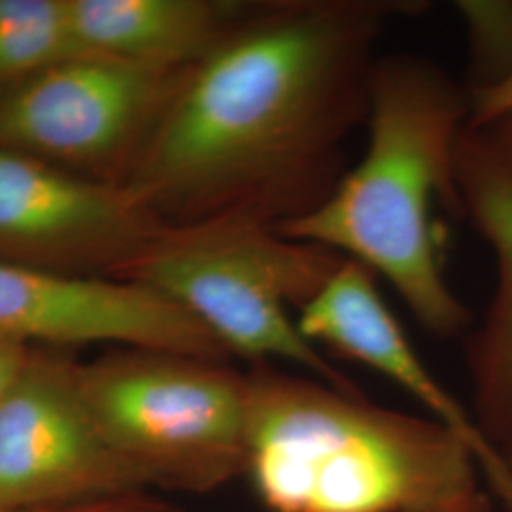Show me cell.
Returning a JSON list of instances; mask_svg holds the SVG:
<instances>
[{
  "instance_id": "obj_14",
  "label": "cell",
  "mask_w": 512,
  "mask_h": 512,
  "mask_svg": "<svg viewBox=\"0 0 512 512\" xmlns=\"http://www.w3.org/2000/svg\"><path fill=\"white\" fill-rule=\"evenodd\" d=\"M71 21V8L61 18L0 33V80L31 78L55 65L90 57Z\"/></svg>"
},
{
  "instance_id": "obj_11",
  "label": "cell",
  "mask_w": 512,
  "mask_h": 512,
  "mask_svg": "<svg viewBox=\"0 0 512 512\" xmlns=\"http://www.w3.org/2000/svg\"><path fill=\"white\" fill-rule=\"evenodd\" d=\"M376 274L346 258L319 293L296 311L298 330L313 346H325L368 366L416 399L475 450L486 437L458 399L421 361L401 323L378 291Z\"/></svg>"
},
{
  "instance_id": "obj_2",
  "label": "cell",
  "mask_w": 512,
  "mask_h": 512,
  "mask_svg": "<svg viewBox=\"0 0 512 512\" xmlns=\"http://www.w3.org/2000/svg\"><path fill=\"white\" fill-rule=\"evenodd\" d=\"M471 114L469 90L420 55L378 57L368 88V145L329 200L279 232L325 247L384 277L423 329L471 330L452 291L437 207L461 213L456 148Z\"/></svg>"
},
{
  "instance_id": "obj_16",
  "label": "cell",
  "mask_w": 512,
  "mask_h": 512,
  "mask_svg": "<svg viewBox=\"0 0 512 512\" xmlns=\"http://www.w3.org/2000/svg\"><path fill=\"white\" fill-rule=\"evenodd\" d=\"M469 105L467 128L471 129L488 128L512 112V74L495 86L469 92Z\"/></svg>"
},
{
  "instance_id": "obj_13",
  "label": "cell",
  "mask_w": 512,
  "mask_h": 512,
  "mask_svg": "<svg viewBox=\"0 0 512 512\" xmlns=\"http://www.w3.org/2000/svg\"><path fill=\"white\" fill-rule=\"evenodd\" d=\"M456 10L465 23L471 84L469 92L484 90L512 74L511 0H459Z\"/></svg>"
},
{
  "instance_id": "obj_7",
  "label": "cell",
  "mask_w": 512,
  "mask_h": 512,
  "mask_svg": "<svg viewBox=\"0 0 512 512\" xmlns=\"http://www.w3.org/2000/svg\"><path fill=\"white\" fill-rule=\"evenodd\" d=\"M186 71L101 55L55 65L0 101V147L78 162L143 145Z\"/></svg>"
},
{
  "instance_id": "obj_21",
  "label": "cell",
  "mask_w": 512,
  "mask_h": 512,
  "mask_svg": "<svg viewBox=\"0 0 512 512\" xmlns=\"http://www.w3.org/2000/svg\"><path fill=\"white\" fill-rule=\"evenodd\" d=\"M494 448L497 450L499 458L505 463V467L511 471L512 475V425L509 427V431L495 442Z\"/></svg>"
},
{
  "instance_id": "obj_12",
  "label": "cell",
  "mask_w": 512,
  "mask_h": 512,
  "mask_svg": "<svg viewBox=\"0 0 512 512\" xmlns=\"http://www.w3.org/2000/svg\"><path fill=\"white\" fill-rule=\"evenodd\" d=\"M255 2L69 0L74 31L92 55L150 69L202 63Z\"/></svg>"
},
{
  "instance_id": "obj_3",
  "label": "cell",
  "mask_w": 512,
  "mask_h": 512,
  "mask_svg": "<svg viewBox=\"0 0 512 512\" xmlns=\"http://www.w3.org/2000/svg\"><path fill=\"white\" fill-rule=\"evenodd\" d=\"M245 476L272 512H412L469 494L473 448L454 429L298 370H247Z\"/></svg>"
},
{
  "instance_id": "obj_4",
  "label": "cell",
  "mask_w": 512,
  "mask_h": 512,
  "mask_svg": "<svg viewBox=\"0 0 512 512\" xmlns=\"http://www.w3.org/2000/svg\"><path fill=\"white\" fill-rule=\"evenodd\" d=\"M346 256L245 220L167 226L129 264L131 279L175 300L230 355L281 361L348 393H365L298 330V311Z\"/></svg>"
},
{
  "instance_id": "obj_10",
  "label": "cell",
  "mask_w": 512,
  "mask_h": 512,
  "mask_svg": "<svg viewBox=\"0 0 512 512\" xmlns=\"http://www.w3.org/2000/svg\"><path fill=\"white\" fill-rule=\"evenodd\" d=\"M456 183L467 215L495 258L494 298L467 338L473 418L490 444L512 425V156L484 129H463Z\"/></svg>"
},
{
  "instance_id": "obj_5",
  "label": "cell",
  "mask_w": 512,
  "mask_h": 512,
  "mask_svg": "<svg viewBox=\"0 0 512 512\" xmlns=\"http://www.w3.org/2000/svg\"><path fill=\"white\" fill-rule=\"evenodd\" d=\"M78 380L105 439L145 488L209 494L245 476L247 372L131 349L78 366Z\"/></svg>"
},
{
  "instance_id": "obj_18",
  "label": "cell",
  "mask_w": 512,
  "mask_h": 512,
  "mask_svg": "<svg viewBox=\"0 0 512 512\" xmlns=\"http://www.w3.org/2000/svg\"><path fill=\"white\" fill-rule=\"evenodd\" d=\"M480 475L484 476L494 490L497 499L503 503L507 512H512V475L499 458L494 446L480 450L475 456Z\"/></svg>"
},
{
  "instance_id": "obj_6",
  "label": "cell",
  "mask_w": 512,
  "mask_h": 512,
  "mask_svg": "<svg viewBox=\"0 0 512 512\" xmlns=\"http://www.w3.org/2000/svg\"><path fill=\"white\" fill-rule=\"evenodd\" d=\"M147 490L93 418L78 366L31 355L0 401V512Z\"/></svg>"
},
{
  "instance_id": "obj_8",
  "label": "cell",
  "mask_w": 512,
  "mask_h": 512,
  "mask_svg": "<svg viewBox=\"0 0 512 512\" xmlns=\"http://www.w3.org/2000/svg\"><path fill=\"white\" fill-rule=\"evenodd\" d=\"M0 332L27 344L116 342L211 361L230 357L192 313L145 283L78 279L4 260Z\"/></svg>"
},
{
  "instance_id": "obj_9",
  "label": "cell",
  "mask_w": 512,
  "mask_h": 512,
  "mask_svg": "<svg viewBox=\"0 0 512 512\" xmlns=\"http://www.w3.org/2000/svg\"><path fill=\"white\" fill-rule=\"evenodd\" d=\"M165 228L128 186L74 179L0 147V249L35 258L109 253L129 266Z\"/></svg>"
},
{
  "instance_id": "obj_17",
  "label": "cell",
  "mask_w": 512,
  "mask_h": 512,
  "mask_svg": "<svg viewBox=\"0 0 512 512\" xmlns=\"http://www.w3.org/2000/svg\"><path fill=\"white\" fill-rule=\"evenodd\" d=\"M29 344L16 336L0 332V401L18 382L21 372L31 359Z\"/></svg>"
},
{
  "instance_id": "obj_20",
  "label": "cell",
  "mask_w": 512,
  "mask_h": 512,
  "mask_svg": "<svg viewBox=\"0 0 512 512\" xmlns=\"http://www.w3.org/2000/svg\"><path fill=\"white\" fill-rule=\"evenodd\" d=\"M482 129L488 131L495 141L512 156V112L505 114L503 118H499L492 126Z\"/></svg>"
},
{
  "instance_id": "obj_1",
  "label": "cell",
  "mask_w": 512,
  "mask_h": 512,
  "mask_svg": "<svg viewBox=\"0 0 512 512\" xmlns=\"http://www.w3.org/2000/svg\"><path fill=\"white\" fill-rule=\"evenodd\" d=\"M416 0H268L183 80L126 184L164 226L281 230L329 200L366 126L376 46Z\"/></svg>"
},
{
  "instance_id": "obj_15",
  "label": "cell",
  "mask_w": 512,
  "mask_h": 512,
  "mask_svg": "<svg viewBox=\"0 0 512 512\" xmlns=\"http://www.w3.org/2000/svg\"><path fill=\"white\" fill-rule=\"evenodd\" d=\"M18 512H184L164 499L152 497L147 490H135L124 494L103 495L86 501L40 507Z\"/></svg>"
},
{
  "instance_id": "obj_19",
  "label": "cell",
  "mask_w": 512,
  "mask_h": 512,
  "mask_svg": "<svg viewBox=\"0 0 512 512\" xmlns=\"http://www.w3.org/2000/svg\"><path fill=\"white\" fill-rule=\"evenodd\" d=\"M412 512H497L492 497L482 488H476L469 494L458 495L448 501H440L435 505L423 507Z\"/></svg>"
}]
</instances>
